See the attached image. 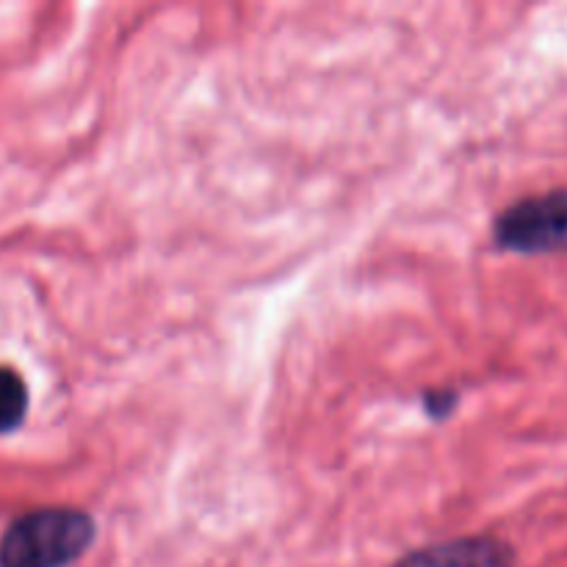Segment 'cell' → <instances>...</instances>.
Returning a JSON list of instances; mask_svg holds the SVG:
<instances>
[{
    "mask_svg": "<svg viewBox=\"0 0 567 567\" xmlns=\"http://www.w3.org/2000/svg\"><path fill=\"white\" fill-rule=\"evenodd\" d=\"M94 543V520L81 509H33L6 529L0 567H70Z\"/></svg>",
    "mask_w": 567,
    "mask_h": 567,
    "instance_id": "obj_1",
    "label": "cell"
},
{
    "mask_svg": "<svg viewBox=\"0 0 567 567\" xmlns=\"http://www.w3.org/2000/svg\"><path fill=\"white\" fill-rule=\"evenodd\" d=\"M498 247L524 255L567 252V186L515 203L496 221Z\"/></svg>",
    "mask_w": 567,
    "mask_h": 567,
    "instance_id": "obj_2",
    "label": "cell"
},
{
    "mask_svg": "<svg viewBox=\"0 0 567 567\" xmlns=\"http://www.w3.org/2000/svg\"><path fill=\"white\" fill-rule=\"evenodd\" d=\"M393 567H515V551L502 537L476 535L421 548Z\"/></svg>",
    "mask_w": 567,
    "mask_h": 567,
    "instance_id": "obj_3",
    "label": "cell"
},
{
    "mask_svg": "<svg viewBox=\"0 0 567 567\" xmlns=\"http://www.w3.org/2000/svg\"><path fill=\"white\" fill-rule=\"evenodd\" d=\"M28 388L22 377L11 369H0V435L17 430L25 419Z\"/></svg>",
    "mask_w": 567,
    "mask_h": 567,
    "instance_id": "obj_4",
    "label": "cell"
},
{
    "mask_svg": "<svg viewBox=\"0 0 567 567\" xmlns=\"http://www.w3.org/2000/svg\"><path fill=\"white\" fill-rule=\"evenodd\" d=\"M457 402H460L457 391H430L424 396L426 413H430L435 421H443L446 415H452V410L457 408Z\"/></svg>",
    "mask_w": 567,
    "mask_h": 567,
    "instance_id": "obj_5",
    "label": "cell"
}]
</instances>
